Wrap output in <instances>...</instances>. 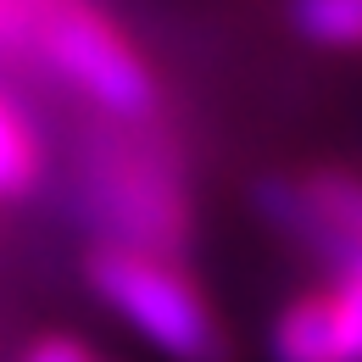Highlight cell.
<instances>
[{"mask_svg":"<svg viewBox=\"0 0 362 362\" xmlns=\"http://www.w3.org/2000/svg\"><path fill=\"white\" fill-rule=\"evenodd\" d=\"M84 284L168 362H234L223 323L179 257L95 240L84 251Z\"/></svg>","mask_w":362,"mask_h":362,"instance_id":"2","label":"cell"},{"mask_svg":"<svg viewBox=\"0 0 362 362\" xmlns=\"http://www.w3.org/2000/svg\"><path fill=\"white\" fill-rule=\"evenodd\" d=\"M78 206L95 240L156 257H179L195 234L179 162L162 145V134H151V123L106 117V129H95L78 145Z\"/></svg>","mask_w":362,"mask_h":362,"instance_id":"1","label":"cell"},{"mask_svg":"<svg viewBox=\"0 0 362 362\" xmlns=\"http://www.w3.org/2000/svg\"><path fill=\"white\" fill-rule=\"evenodd\" d=\"M95 362H112V357H95Z\"/></svg>","mask_w":362,"mask_h":362,"instance_id":"9","label":"cell"},{"mask_svg":"<svg viewBox=\"0 0 362 362\" xmlns=\"http://www.w3.org/2000/svg\"><path fill=\"white\" fill-rule=\"evenodd\" d=\"M95 357H100V351H95L90 340H78V334H67V329H50L40 340H28L17 362H95Z\"/></svg>","mask_w":362,"mask_h":362,"instance_id":"8","label":"cell"},{"mask_svg":"<svg viewBox=\"0 0 362 362\" xmlns=\"http://www.w3.org/2000/svg\"><path fill=\"white\" fill-rule=\"evenodd\" d=\"M251 206L279 240H290L323 273L362 262V173L351 168L268 173L251 184Z\"/></svg>","mask_w":362,"mask_h":362,"instance_id":"4","label":"cell"},{"mask_svg":"<svg viewBox=\"0 0 362 362\" xmlns=\"http://www.w3.org/2000/svg\"><path fill=\"white\" fill-rule=\"evenodd\" d=\"M40 184H45V139L11 95H0V201H28Z\"/></svg>","mask_w":362,"mask_h":362,"instance_id":"6","label":"cell"},{"mask_svg":"<svg viewBox=\"0 0 362 362\" xmlns=\"http://www.w3.org/2000/svg\"><path fill=\"white\" fill-rule=\"evenodd\" d=\"M268 362H362V262L279 307Z\"/></svg>","mask_w":362,"mask_h":362,"instance_id":"5","label":"cell"},{"mask_svg":"<svg viewBox=\"0 0 362 362\" xmlns=\"http://www.w3.org/2000/svg\"><path fill=\"white\" fill-rule=\"evenodd\" d=\"M290 28L317 50L362 56V0H290Z\"/></svg>","mask_w":362,"mask_h":362,"instance_id":"7","label":"cell"},{"mask_svg":"<svg viewBox=\"0 0 362 362\" xmlns=\"http://www.w3.org/2000/svg\"><path fill=\"white\" fill-rule=\"evenodd\" d=\"M34 56L50 73H62L78 95H90L100 117L117 123H156V78L145 67L123 28L90 6V0H50L40 28H34Z\"/></svg>","mask_w":362,"mask_h":362,"instance_id":"3","label":"cell"}]
</instances>
